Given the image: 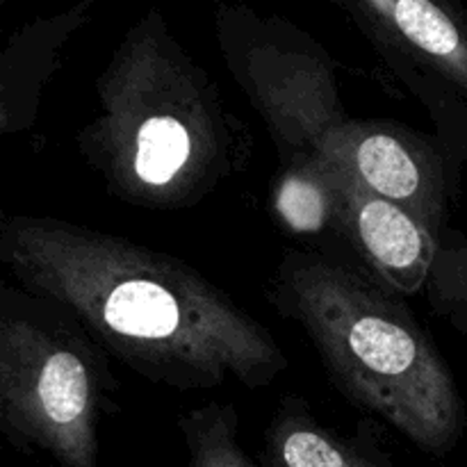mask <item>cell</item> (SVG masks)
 Masks as SVG:
<instances>
[{
	"mask_svg": "<svg viewBox=\"0 0 467 467\" xmlns=\"http://www.w3.org/2000/svg\"><path fill=\"white\" fill-rule=\"evenodd\" d=\"M0 263L137 377L181 392L267 388L290 368L272 333L171 254L59 217L5 214Z\"/></svg>",
	"mask_w": 467,
	"mask_h": 467,
	"instance_id": "1",
	"label": "cell"
},
{
	"mask_svg": "<svg viewBox=\"0 0 467 467\" xmlns=\"http://www.w3.org/2000/svg\"><path fill=\"white\" fill-rule=\"evenodd\" d=\"M96 100L76 144L123 205L194 208L251 160L249 126L155 7L121 36L96 80Z\"/></svg>",
	"mask_w": 467,
	"mask_h": 467,
	"instance_id": "2",
	"label": "cell"
},
{
	"mask_svg": "<svg viewBox=\"0 0 467 467\" xmlns=\"http://www.w3.org/2000/svg\"><path fill=\"white\" fill-rule=\"evenodd\" d=\"M267 299L299 324L349 404L433 459L456 450L467 429L459 381L401 296L317 251H285Z\"/></svg>",
	"mask_w": 467,
	"mask_h": 467,
	"instance_id": "3",
	"label": "cell"
},
{
	"mask_svg": "<svg viewBox=\"0 0 467 467\" xmlns=\"http://www.w3.org/2000/svg\"><path fill=\"white\" fill-rule=\"evenodd\" d=\"M105 351L62 308L21 287L0 290V433L59 467H99V429L117 413Z\"/></svg>",
	"mask_w": 467,
	"mask_h": 467,
	"instance_id": "4",
	"label": "cell"
},
{
	"mask_svg": "<svg viewBox=\"0 0 467 467\" xmlns=\"http://www.w3.org/2000/svg\"><path fill=\"white\" fill-rule=\"evenodd\" d=\"M214 27L223 64L267 126L281 164L324 158L351 119L331 53L287 18L246 5H217Z\"/></svg>",
	"mask_w": 467,
	"mask_h": 467,
	"instance_id": "5",
	"label": "cell"
},
{
	"mask_svg": "<svg viewBox=\"0 0 467 467\" xmlns=\"http://www.w3.org/2000/svg\"><path fill=\"white\" fill-rule=\"evenodd\" d=\"M324 158L347 169L377 196L409 210L438 237L447 231L463 167L438 137L390 119H349Z\"/></svg>",
	"mask_w": 467,
	"mask_h": 467,
	"instance_id": "6",
	"label": "cell"
},
{
	"mask_svg": "<svg viewBox=\"0 0 467 467\" xmlns=\"http://www.w3.org/2000/svg\"><path fill=\"white\" fill-rule=\"evenodd\" d=\"M336 167V235L351 246L369 276L388 292L413 296L427 290L441 237L409 210L369 192L340 164Z\"/></svg>",
	"mask_w": 467,
	"mask_h": 467,
	"instance_id": "7",
	"label": "cell"
},
{
	"mask_svg": "<svg viewBox=\"0 0 467 467\" xmlns=\"http://www.w3.org/2000/svg\"><path fill=\"white\" fill-rule=\"evenodd\" d=\"M374 50L401 55L467 100V12L441 0H336Z\"/></svg>",
	"mask_w": 467,
	"mask_h": 467,
	"instance_id": "8",
	"label": "cell"
},
{
	"mask_svg": "<svg viewBox=\"0 0 467 467\" xmlns=\"http://www.w3.org/2000/svg\"><path fill=\"white\" fill-rule=\"evenodd\" d=\"M96 0H80L55 16L35 18L9 36L0 55V135L35 126L46 82L57 71L62 48L91 21Z\"/></svg>",
	"mask_w": 467,
	"mask_h": 467,
	"instance_id": "9",
	"label": "cell"
},
{
	"mask_svg": "<svg viewBox=\"0 0 467 467\" xmlns=\"http://www.w3.org/2000/svg\"><path fill=\"white\" fill-rule=\"evenodd\" d=\"M381 436L372 418L358 420L354 436H345L319 422L304 400L285 397L265 429L263 461L267 467H397Z\"/></svg>",
	"mask_w": 467,
	"mask_h": 467,
	"instance_id": "10",
	"label": "cell"
},
{
	"mask_svg": "<svg viewBox=\"0 0 467 467\" xmlns=\"http://www.w3.org/2000/svg\"><path fill=\"white\" fill-rule=\"evenodd\" d=\"M269 205L278 226L295 237L337 233V167L328 158H299L281 164Z\"/></svg>",
	"mask_w": 467,
	"mask_h": 467,
	"instance_id": "11",
	"label": "cell"
},
{
	"mask_svg": "<svg viewBox=\"0 0 467 467\" xmlns=\"http://www.w3.org/2000/svg\"><path fill=\"white\" fill-rule=\"evenodd\" d=\"M379 59L388 67V71L404 82L406 89L427 108L429 117L438 128V141L445 146L447 153L465 167L467 162V100L454 87L442 82L441 78L422 71L410 64L401 55L390 50H377Z\"/></svg>",
	"mask_w": 467,
	"mask_h": 467,
	"instance_id": "12",
	"label": "cell"
},
{
	"mask_svg": "<svg viewBox=\"0 0 467 467\" xmlns=\"http://www.w3.org/2000/svg\"><path fill=\"white\" fill-rule=\"evenodd\" d=\"M187 467H258L240 441V413L231 401H208L178 415Z\"/></svg>",
	"mask_w": 467,
	"mask_h": 467,
	"instance_id": "13",
	"label": "cell"
},
{
	"mask_svg": "<svg viewBox=\"0 0 467 467\" xmlns=\"http://www.w3.org/2000/svg\"><path fill=\"white\" fill-rule=\"evenodd\" d=\"M424 295L433 315L467 342V233H442Z\"/></svg>",
	"mask_w": 467,
	"mask_h": 467,
	"instance_id": "14",
	"label": "cell"
}]
</instances>
